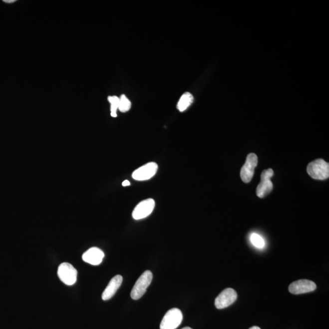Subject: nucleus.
<instances>
[{
	"mask_svg": "<svg viewBox=\"0 0 329 329\" xmlns=\"http://www.w3.org/2000/svg\"><path fill=\"white\" fill-rule=\"evenodd\" d=\"M307 171L311 178L317 180H325L329 177V164L325 160L319 159L310 163Z\"/></svg>",
	"mask_w": 329,
	"mask_h": 329,
	"instance_id": "1",
	"label": "nucleus"
},
{
	"mask_svg": "<svg viewBox=\"0 0 329 329\" xmlns=\"http://www.w3.org/2000/svg\"><path fill=\"white\" fill-rule=\"evenodd\" d=\"M153 280V274L150 271H146L138 279L131 293V297L134 300H139L146 292Z\"/></svg>",
	"mask_w": 329,
	"mask_h": 329,
	"instance_id": "2",
	"label": "nucleus"
},
{
	"mask_svg": "<svg viewBox=\"0 0 329 329\" xmlns=\"http://www.w3.org/2000/svg\"><path fill=\"white\" fill-rule=\"evenodd\" d=\"M183 315L180 310L174 308L170 310L165 315L160 323V329H176L181 325Z\"/></svg>",
	"mask_w": 329,
	"mask_h": 329,
	"instance_id": "3",
	"label": "nucleus"
},
{
	"mask_svg": "<svg viewBox=\"0 0 329 329\" xmlns=\"http://www.w3.org/2000/svg\"><path fill=\"white\" fill-rule=\"evenodd\" d=\"M57 275L60 280L67 286H73L77 281V270L72 265L67 262L62 263L57 270Z\"/></svg>",
	"mask_w": 329,
	"mask_h": 329,
	"instance_id": "4",
	"label": "nucleus"
},
{
	"mask_svg": "<svg viewBox=\"0 0 329 329\" xmlns=\"http://www.w3.org/2000/svg\"><path fill=\"white\" fill-rule=\"evenodd\" d=\"M273 175L274 171L272 168L263 171L261 182L257 187L256 193L258 197L264 198L272 192L273 184L271 181V178Z\"/></svg>",
	"mask_w": 329,
	"mask_h": 329,
	"instance_id": "5",
	"label": "nucleus"
},
{
	"mask_svg": "<svg viewBox=\"0 0 329 329\" xmlns=\"http://www.w3.org/2000/svg\"><path fill=\"white\" fill-rule=\"evenodd\" d=\"M258 164V158L256 154L251 153L248 155L245 164L240 171V176L245 183H249L253 178L254 170Z\"/></svg>",
	"mask_w": 329,
	"mask_h": 329,
	"instance_id": "6",
	"label": "nucleus"
},
{
	"mask_svg": "<svg viewBox=\"0 0 329 329\" xmlns=\"http://www.w3.org/2000/svg\"><path fill=\"white\" fill-rule=\"evenodd\" d=\"M158 165L156 163L149 162L134 171L132 176L136 181H147L156 175Z\"/></svg>",
	"mask_w": 329,
	"mask_h": 329,
	"instance_id": "7",
	"label": "nucleus"
},
{
	"mask_svg": "<svg viewBox=\"0 0 329 329\" xmlns=\"http://www.w3.org/2000/svg\"><path fill=\"white\" fill-rule=\"evenodd\" d=\"M155 205L156 204L153 199L149 198L141 201L135 207L132 212V217L135 220H142L148 217L153 212Z\"/></svg>",
	"mask_w": 329,
	"mask_h": 329,
	"instance_id": "8",
	"label": "nucleus"
},
{
	"mask_svg": "<svg viewBox=\"0 0 329 329\" xmlns=\"http://www.w3.org/2000/svg\"><path fill=\"white\" fill-rule=\"evenodd\" d=\"M237 299V292L234 289H226L218 296L215 305L218 309H225L236 302Z\"/></svg>",
	"mask_w": 329,
	"mask_h": 329,
	"instance_id": "9",
	"label": "nucleus"
},
{
	"mask_svg": "<svg viewBox=\"0 0 329 329\" xmlns=\"http://www.w3.org/2000/svg\"><path fill=\"white\" fill-rule=\"evenodd\" d=\"M316 289V284L313 281L302 279L290 284L289 290L292 294L300 295L314 292Z\"/></svg>",
	"mask_w": 329,
	"mask_h": 329,
	"instance_id": "10",
	"label": "nucleus"
},
{
	"mask_svg": "<svg viewBox=\"0 0 329 329\" xmlns=\"http://www.w3.org/2000/svg\"><path fill=\"white\" fill-rule=\"evenodd\" d=\"M104 257V253L100 249L93 247L88 250L82 255V260L85 262L92 265L101 264Z\"/></svg>",
	"mask_w": 329,
	"mask_h": 329,
	"instance_id": "11",
	"label": "nucleus"
},
{
	"mask_svg": "<svg viewBox=\"0 0 329 329\" xmlns=\"http://www.w3.org/2000/svg\"><path fill=\"white\" fill-rule=\"evenodd\" d=\"M123 282V277L120 275H117L114 276L111 280L109 282L108 286H107L106 289L102 295V299L104 301H107L111 299L115 294L116 292L120 287Z\"/></svg>",
	"mask_w": 329,
	"mask_h": 329,
	"instance_id": "12",
	"label": "nucleus"
},
{
	"mask_svg": "<svg viewBox=\"0 0 329 329\" xmlns=\"http://www.w3.org/2000/svg\"><path fill=\"white\" fill-rule=\"evenodd\" d=\"M193 101V97L190 93H185L182 95L177 104V108L180 112H184L189 107Z\"/></svg>",
	"mask_w": 329,
	"mask_h": 329,
	"instance_id": "13",
	"label": "nucleus"
},
{
	"mask_svg": "<svg viewBox=\"0 0 329 329\" xmlns=\"http://www.w3.org/2000/svg\"><path fill=\"white\" fill-rule=\"evenodd\" d=\"M131 107V103L129 99L125 95H121L120 98V103H119L118 109L121 112H126L129 111Z\"/></svg>",
	"mask_w": 329,
	"mask_h": 329,
	"instance_id": "14",
	"label": "nucleus"
},
{
	"mask_svg": "<svg viewBox=\"0 0 329 329\" xmlns=\"http://www.w3.org/2000/svg\"><path fill=\"white\" fill-rule=\"evenodd\" d=\"M108 100L111 104L110 110H111V116L113 117H117V110L118 109L119 103H120V98L117 96H109Z\"/></svg>",
	"mask_w": 329,
	"mask_h": 329,
	"instance_id": "15",
	"label": "nucleus"
},
{
	"mask_svg": "<svg viewBox=\"0 0 329 329\" xmlns=\"http://www.w3.org/2000/svg\"><path fill=\"white\" fill-rule=\"evenodd\" d=\"M250 240L254 247L259 249L264 248L265 240L260 235L256 233L253 234L250 237Z\"/></svg>",
	"mask_w": 329,
	"mask_h": 329,
	"instance_id": "16",
	"label": "nucleus"
},
{
	"mask_svg": "<svg viewBox=\"0 0 329 329\" xmlns=\"http://www.w3.org/2000/svg\"><path fill=\"white\" fill-rule=\"evenodd\" d=\"M122 185L124 187L129 186V185H131V183H130L129 181L125 180L123 182Z\"/></svg>",
	"mask_w": 329,
	"mask_h": 329,
	"instance_id": "17",
	"label": "nucleus"
},
{
	"mask_svg": "<svg viewBox=\"0 0 329 329\" xmlns=\"http://www.w3.org/2000/svg\"><path fill=\"white\" fill-rule=\"evenodd\" d=\"M3 1L7 3H12V2H15V0H3Z\"/></svg>",
	"mask_w": 329,
	"mask_h": 329,
	"instance_id": "18",
	"label": "nucleus"
},
{
	"mask_svg": "<svg viewBox=\"0 0 329 329\" xmlns=\"http://www.w3.org/2000/svg\"><path fill=\"white\" fill-rule=\"evenodd\" d=\"M250 329H261V328L257 327V326H253V327L251 328Z\"/></svg>",
	"mask_w": 329,
	"mask_h": 329,
	"instance_id": "19",
	"label": "nucleus"
},
{
	"mask_svg": "<svg viewBox=\"0 0 329 329\" xmlns=\"http://www.w3.org/2000/svg\"><path fill=\"white\" fill-rule=\"evenodd\" d=\"M192 329V328H189V327H185V328H183V329Z\"/></svg>",
	"mask_w": 329,
	"mask_h": 329,
	"instance_id": "20",
	"label": "nucleus"
}]
</instances>
